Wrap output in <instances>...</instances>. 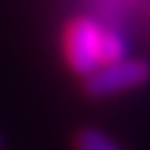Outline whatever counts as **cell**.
<instances>
[{
  "instance_id": "6da1fadb",
  "label": "cell",
  "mask_w": 150,
  "mask_h": 150,
  "mask_svg": "<svg viewBox=\"0 0 150 150\" xmlns=\"http://www.w3.org/2000/svg\"><path fill=\"white\" fill-rule=\"evenodd\" d=\"M103 30L105 28L95 20V18L80 15L68 23L63 35V50L68 65L78 75H90L98 65H103L100 45H103Z\"/></svg>"
},
{
  "instance_id": "7a4b0ae2",
  "label": "cell",
  "mask_w": 150,
  "mask_h": 150,
  "mask_svg": "<svg viewBox=\"0 0 150 150\" xmlns=\"http://www.w3.org/2000/svg\"><path fill=\"white\" fill-rule=\"evenodd\" d=\"M148 80H150V65L140 58L128 55V58L112 60V63H103L90 75H85V90L93 98H108L125 90H135Z\"/></svg>"
},
{
  "instance_id": "3957f363",
  "label": "cell",
  "mask_w": 150,
  "mask_h": 150,
  "mask_svg": "<svg viewBox=\"0 0 150 150\" xmlns=\"http://www.w3.org/2000/svg\"><path fill=\"white\" fill-rule=\"evenodd\" d=\"M75 150H125L123 145H118L110 135L100 133L95 128L80 130L78 138H75Z\"/></svg>"
},
{
  "instance_id": "277c9868",
  "label": "cell",
  "mask_w": 150,
  "mask_h": 150,
  "mask_svg": "<svg viewBox=\"0 0 150 150\" xmlns=\"http://www.w3.org/2000/svg\"><path fill=\"white\" fill-rule=\"evenodd\" d=\"M103 63H112V60L128 58V40L120 35L118 30H103V45H100Z\"/></svg>"
}]
</instances>
